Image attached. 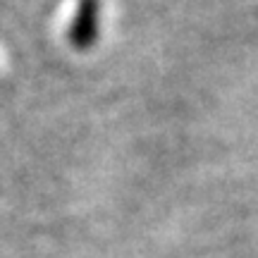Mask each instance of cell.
I'll return each instance as SVG.
<instances>
[{
  "label": "cell",
  "instance_id": "1",
  "mask_svg": "<svg viewBox=\"0 0 258 258\" xmlns=\"http://www.w3.org/2000/svg\"><path fill=\"white\" fill-rule=\"evenodd\" d=\"M101 3L98 0H79L77 12L72 17L67 38L77 50H86L98 38V19H101Z\"/></svg>",
  "mask_w": 258,
  "mask_h": 258
}]
</instances>
